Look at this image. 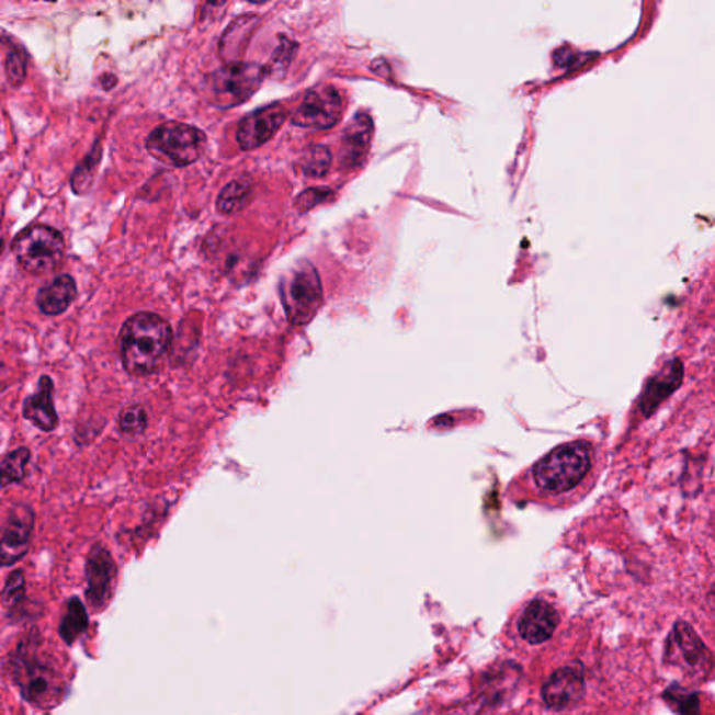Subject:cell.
Listing matches in <instances>:
<instances>
[{
  "mask_svg": "<svg viewBox=\"0 0 715 715\" xmlns=\"http://www.w3.org/2000/svg\"><path fill=\"white\" fill-rule=\"evenodd\" d=\"M172 339V327L162 316L152 311L130 316L120 333L121 360L127 374L137 377L155 374Z\"/></svg>",
  "mask_w": 715,
  "mask_h": 715,
  "instance_id": "1",
  "label": "cell"
},
{
  "mask_svg": "<svg viewBox=\"0 0 715 715\" xmlns=\"http://www.w3.org/2000/svg\"><path fill=\"white\" fill-rule=\"evenodd\" d=\"M591 469V447L585 442H571L554 449L531 468L534 495L559 498L585 481Z\"/></svg>",
  "mask_w": 715,
  "mask_h": 715,
  "instance_id": "2",
  "label": "cell"
},
{
  "mask_svg": "<svg viewBox=\"0 0 715 715\" xmlns=\"http://www.w3.org/2000/svg\"><path fill=\"white\" fill-rule=\"evenodd\" d=\"M13 678L25 700L38 707L55 706L65 691L63 677L53 658L39 651L34 637L19 646Z\"/></svg>",
  "mask_w": 715,
  "mask_h": 715,
  "instance_id": "3",
  "label": "cell"
},
{
  "mask_svg": "<svg viewBox=\"0 0 715 715\" xmlns=\"http://www.w3.org/2000/svg\"><path fill=\"white\" fill-rule=\"evenodd\" d=\"M146 147L150 156L163 166L182 168L191 166L204 155L207 137L195 126L167 122L150 133Z\"/></svg>",
  "mask_w": 715,
  "mask_h": 715,
  "instance_id": "4",
  "label": "cell"
},
{
  "mask_svg": "<svg viewBox=\"0 0 715 715\" xmlns=\"http://www.w3.org/2000/svg\"><path fill=\"white\" fill-rule=\"evenodd\" d=\"M280 296L291 324H309L324 300L319 274L314 265L303 260L290 269L281 280Z\"/></svg>",
  "mask_w": 715,
  "mask_h": 715,
  "instance_id": "5",
  "label": "cell"
},
{
  "mask_svg": "<svg viewBox=\"0 0 715 715\" xmlns=\"http://www.w3.org/2000/svg\"><path fill=\"white\" fill-rule=\"evenodd\" d=\"M265 73L268 71L258 64L229 63L207 76L204 90L217 109H231L257 93Z\"/></svg>",
  "mask_w": 715,
  "mask_h": 715,
  "instance_id": "6",
  "label": "cell"
},
{
  "mask_svg": "<svg viewBox=\"0 0 715 715\" xmlns=\"http://www.w3.org/2000/svg\"><path fill=\"white\" fill-rule=\"evenodd\" d=\"M12 252L25 272L35 275L49 273L63 263L64 237L53 227H29L14 239Z\"/></svg>",
  "mask_w": 715,
  "mask_h": 715,
  "instance_id": "7",
  "label": "cell"
},
{
  "mask_svg": "<svg viewBox=\"0 0 715 715\" xmlns=\"http://www.w3.org/2000/svg\"><path fill=\"white\" fill-rule=\"evenodd\" d=\"M678 657L681 658L683 667L700 677L706 678L714 668L713 652L686 621L673 623L672 632L667 638L663 660L672 662Z\"/></svg>",
  "mask_w": 715,
  "mask_h": 715,
  "instance_id": "8",
  "label": "cell"
},
{
  "mask_svg": "<svg viewBox=\"0 0 715 715\" xmlns=\"http://www.w3.org/2000/svg\"><path fill=\"white\" fill-rule=\"evenodd\" d=\"M342 111L344 100L339 91L329 86L316 87L295 111L293 124L308 129H330L341 120Z\"/></svg>",
  "mask_w": 715,
  "mask_h": 715,
  "instance_id": "9",
  "label": "cell"
},
{
  "mask_svg": "<svg viewBox=\"0 0 715 715\" xmlns=\"http://www.w3.org/2000/svg\"><path fill=\"white\" fill-rule=\"evenodd\" d=\"M116 579L114 558L104 545L95 544L86 561V597L91 606L101 610L110 601Z\"/></svg>",
  "mask_w": 715,
  "mask_h": 715,
  "instance_id": "10",
  "label": "cell"
},
{
  "mask_svg": "<svg viewBox=\"0 0 715 715\" xmlns=\"http://www.w3.org/2000/svg\"><path fill=\"white\" fill-rule=\"evenodd\" d=\"M34 525L35 515L30 506L20 503L9 510L0 546L3 566L14 565L27 554Z\"/></svg>",
  "mask_w": 715,
  "mask_h": 715,
  "instance_id": "11",
  "label": "cell"
},
{
  "mask_svg": "<svg viewBox=\"0 0 715 715\" xmlns=\"http://www.w3.org/2000/svg\"><path fill=\"white\" fill-rule=\"evenodd\" d=\"M288 112L280 102L253 111L239 122L237 140L242 150H254L268 143L287 120Z\"/></svg>",
  "mask_w": 715,
  "mask_h": 715,
  "instance_id": "12",
  "label": "cell"
},
{
  "mask_svg": "<svg viewBox=\"0 0 715 715\" xmlns=\"http://www.w3.org/2000/svg\"><path fill=\"white\" fill-rule=\"evenodd\" d=\"M586 692L583 667L576 663L556 669L543 686V699L549 708L565 710L579 703Z\"/></svg>",
  "mask_w": 715,
  "mask_h": 715,
  "instance_id": "13",
  "label": "cell"
},
{
  "mask_svg": "<svg viewBox=\"0 0 715 715\" xmlns=\"http://www.w3.org/2000/svg\"><path fill=\"white\" fill-rule=\"evenodd\" d=\"M683 382V364L672 360L663 365L656 376L647 382L640 397V410L646 418L651 417L668 397H671Z\"/></svg>",
  "mask_w": 715,
  "mask_h": 715,
  "instance_id": "14",
  "label": "cell"
},
{
  "mask_svg": "<svg viewBox=\"0 0 715 715\" xmlns=\"http://www.w3.org/2000/svg\"><path fill=\"white\" fill-rule=\"evenodd\" d=\"M559 621L558 611L554 605L544 600H534L521 615L519 632L530 645H541L554 636Z\"/></svg>",
  "mask_w": 715,
  "mask_h": 715,
  "instance_id": "15",
  "label": "cell"
},
{
  "mask_svg": "<svg viewBox=\"0 0 715 715\" xmlns=\"http://www.w3.org/2000/svg\"><path fill=\"white\" fill-rule=\"evenodd\" d=\"M54 391V381L47 375L41 376L37 391L25 398L23 402V417L43 432H53L59 425Z\"/></svg>",
  "mask_w": 715,
  "mask_h": 715,
  "instance_id": "16",
  "label": "cell"
},
{
  "mask_svg": "<svg viewBox=\"0 0 715 715\" xmlns=\"http://www.w3.org/2000/svg\"><path fill=\"white\" fill-rule=\"evenodd\" d=\"M374 137V122L366 114H356L344 130L340 158L347 168H356L364 162Z\"/></svg>",
  "mask_w": 715,
  "mask_h": 715,
  "instance_id": "17",
  "label": "cell"
},
{
  "mask_svg": "<svg viewBox=\"0 0 715 715\" xmlns=\"http://www.w3.org/2000/svg\"><path fill=\"white\" fill-rule=\"evenodd\" d=\"M76 296H78V287L73 277L63 274L38 291L37 305L44 315L59 316L68 310Z\"/></svg>",
  "mask_w": 715,
  "mask_h": 715,
  "instance_id": "18",
  "label": "cell"
},
{
  "mask_svg": "<svg viewBox=\"0 0 715 715\" xmlns=\"http://www.w3.org/2000/svg\"><path fill=\"white\" fill-rule=\"evenodd\" d=\"M253 193V182L250 178L235 179L229 182L217 198V211L222 214H234L247 206Z\"/></svg>",
  "mask_w": 715,
  "mask_h": 715,
  "instance_id": "19",
  "label": "cell"
},
{
  "mask_svg": "<svg viewBox=\"0 0 715 715\" xmlns=\"http://www.w3.org/2000/svg\"><path fill=\"white\" fill-rule=\"evenodd\" d=\"M661 699L677 715H703L700 693L682 686L681 683L669 684Z\"/></svg>",
  "mask_w": 715,
  "mask_h": 715,
  "instance_id": "20",
  "label": "cell"
},
{
  "mask_svg": "<svg viewBox=\"0 0 715 715\" xmlns=\"http://www.w3.org/2000/svg\"><path fill=\"white\" fill-rule=\"evenodd\" d=\"M89 626V615H87L83 602L79 599H70L66 604V611L60 621L59 633L68 645L78 640Z\"/></svg>",
  "mask_w": 715,
  "mask_h": 715,
  "instance_id": "21",
  "label": "cell"
},
{
  "mask_svg": "<svg viewBox=\"0 0 715 715\" xmlns=\"http://www.w3.org/2000/svg\"><path fill=\"white\" fill-rule=\"evenodd\" d=\"M32 458L29 449L19 447L16 451L9 452L2 459V487L22 483L27 472V466Z\"/></svg>",
  "mask_w": 715,
  "mask_h": 715,
  "instance_id": "22",
  "label": "cell"
},
{
  "mask_svg": "<svg viewBox=\"0 0 715 715\" xmlns=\"http://www.w3.org/2000/svg\"><path fill=\"white\" fill-rule=\"evenodd\" d=\"M331 163V152L325 146L310 147L300 158V170L305 175L319 178L326 175Z\"/></svg>",
  "mask_w": 715,
  "mask_h": 715,
  "instance_id": "23",
  "label": "cell"
},
{
  "mask_svg": "<svg viewBox=\"0 0 715 715\" xmlns=\"http://www.w3.org/2000/svg\"><path fill=\"white\" fill-rule=\"evenodd\" d=\"M147 412L141 406H130L121 411L117 425L124 435H141L147 429Z\"/></svg>",
  "mask_w": 715,
  "mask_h": 715,
  "instance_id": "24",
  "label": "cell"
},
{
  "mask_svg": "<svg viewBox=\"0 0 715 715\" xmlns=\"http://www.w3.org/2000/svg\"><path fill=\"white\" fill-rule=\"evenodd\" d=\"M25 599V579L22 570H14L9 575L3 587L2 602L4 610L12 612L23 604Z\"/></svg>",
  "mask_w": 715,
  "mask_h": 715,
  "instance_id": "25",
  "label": "cell"
},
{
  "mask_svg": "<svg viewBox=\"0 0 715 715\" xmlns=\"http://www.w3.org/2000/svg\"><path fill=\"white\" fill-rule=\"evenodd\" d=\"M100 161V147L95 146L93 152L86 158V161L78 167L73 175V185L75 192L83 195L91 188V182H93L94 171L97 163Z\"/></svg>",
  "mask_w": 715,
  "mask_h": 715,
  "instance_id": "26",
  "label": "cell"
},
{
  "mask_svg": "<svg viewBox=\"0 0 715 715\" xmlns=\"http://www.w3.org/2000/svg\"><path fill=\"white\" fill-rule=\"evenodd\" d=\"M25 71H27V64H25V56L18 49L10 50L7 56V75L9 83L12 86L22 84L25 79Z\"/></svg>",
  "mask_w": 715,
  "mask_h": 715,
  "instance_id": "27",
  "label": "cell"
},
{
  "mask_svg": "<svg viewBox=\"0 0 715 715\" xmlns=\"http://www.w3.org/2000/svg\"><path fill=\"white\" fill-rule=\"evenodd\" d=\"M281 41H283V43H281L277 50H275L273 55V63L270 65V73L274 76H280L281 70L288 68V65L291 64V60H293V56L296 49V44L291 43L288 38L281 37Z\"/></svg>",
  "mask_w": 715,
  "mask_h": 715,
  "instance_id": "28",
  "label": "cell"
},
{
  "mask_svg": "<svg viewBox=\"0 0 715 715\" xmlns=\"http://www.w3.org/2000/svg\"><path fill=\"white\" fill-rule=\"evenodd\" d=\"M331 196L330 189H308L303 195L296 198V206L300 211H309V208L318 206Z\"/></svg>",
  "mask_w": 715,
  "mask_h": 715,
  "instance_id": "29",
  "label": "cell"
},
{
  "mask_svg": "<svg viewBox=\"0 0 715 715\" xmlns=\"http://www.w3.org/2000/svg\"><path fill=\"white\" fill-rule=\"evenodd\" d=\"M101 81H102V86H104L105 90H111L112 87H114L117 83V80H116L115 76H112V75L102 76Z\"/></svg>",
  "mask_w": 715,
  "mask_h": 715,
  "instance_id": "30",
  "label": "cell"
}]
</instances>
